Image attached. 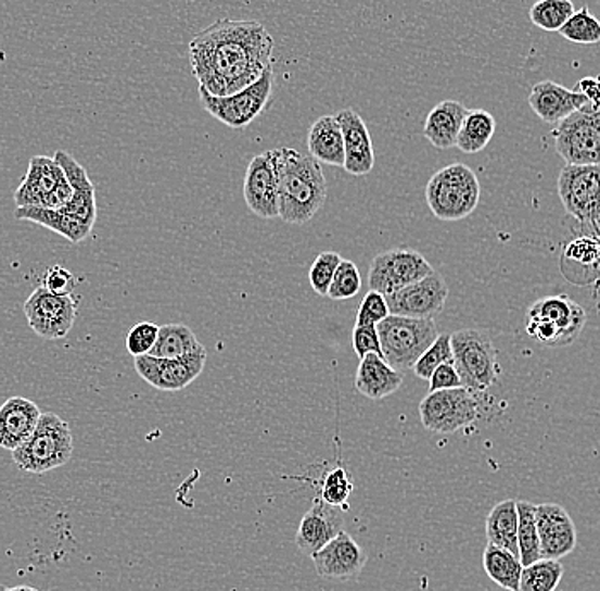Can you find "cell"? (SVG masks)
Returning <instances> with one entry per match:
<instances>
[{
	"instance_id": "ffe728a7",
	"label": "cell",
	"mask_w": 600,
	"mask_h": 591,
	"mask_svg": "<svg viewBox=\"0 0 600 591\" xmlns=\"http://www.w3.org/2000/svg\"><path fill=\"white\" fill-rule=\"evenodd\" d=\"M336 118L342 127L343 142H345V166L343 168L350 175H369L375 166V154L366 122L352 109L342 110Z\"/></svg>"
},
{
	"instance_id": "8d00e7d4",
	"label": "cell",
	"mask_w": 600,
	"mask_h": 591,
	"mask_svg": "<svg viewBox=\"0 0 600 591\" xmlns=\"http://www.w3.org/2000/svg\"><path fill=\"white\" fill-rule=\"evenodd\" d=\"M352 492H354V482H352L350 474L346 471V468H331L327 476L322 477L321 495L319 498L324 503L345 510Z\"/></svg>"
},
{
	"instance_id": "74e56055",
	"label": "cell",
	"mask_w": 600,
	"mask_h": 591,
	"mask_svg": "<svg viewBox=\"0 0 600 591\" xmlns=\"http://www.w3.org/2000/svg\"><path fill=\"white\" fill-rule=\"evenodd\" d=\"M454 363L452 345L449 334H438L434 344L423 352L420 360L414 363L413 373L422 380H430V376L441 364Z\"/></svg>"
},
{
	"instance_id": "1f68e13d",
	"label": "cell",
	"mask_w": 600,
	"mask_h": 591,
	"mask_svg": "<svg viewBox=\"0 0 600 591\" xmlns=\"http://www.w3.org/2000/svg\"><path fill=\"white\" fill-rule=\"evenodd\" d=\"M202 348L190 327L183 324H167L159 327V336L149 356L176 360Z\"/></svg>"
},
{
	"instance_id": "83f0119b",
	"label": "cell",
	"mask_w": 600,
	"mask_h": 591,
	"mask_svg": "<svg viewBox=\"0 0 600 591\" xmlns=\"http://www.w3.org/2000/svg\"><path fill=\"white\" fill-rule=\"evenodd\" d=\"M14 217L29 223L40 224L56 235L64 236L71 243H80L91 235L92 228L77 217L62 211L43 208H17Z\"/></svg>"
},
{
	"instance_id": "4fadbf2b",
	"label": "cell",
	"mask_w": 600,
	"mask_h": 591,
	"mask_svg": "<svg viewBox=\"0 0 600 591\" xmlns=\"http://www.w3.org/2000/svg\"><path fill=\"white\" fill-rule=\"evenodd\" d=\"M434 267L429 260L411 248H394L372 259L369 271L370 291L391 296L399 289L430 276Z\"/></svg>"
},
{
	"instance_id": "bcb514c9",
	"label": "cell",
	"mask_w": 600,
	"mask_h": 591,
	"mask_svg": "<svg viewBox=\"0 0 600 591\" xmlns=\"http://www.w3.org/2000/svg\"><path fill=\"white\" fill-rule=\"evenodd\" d=\"M462 387L461 376L454 363L441 364L432 376H430L429 388L430 392H438V390H450V388Z\"/></svg>"
},
{
	"instance_id": "816d5d0a",
	"label": "cell",
	"mask_w": 600,
	"mask_h": 591,
	"mask_svg": "<svg viewBox=\"0 0 600 591\" xmlns=\"http://www.w3.org/2000/svg\"><path fill=\"white\" fill-rule=\"evenodd\" d=\"M596 240L599 241V244H600V231H599V235H597Z\"/></svg>"
},
{
	"instance_id": "836d02e7",
	"label": "cell",
	"mask_w": 600,
	"mask_h": 591,
	"mask_svg": "<svg viewBox=\"0 0 600 591\" xmlns=\"http://www.w3.org/2000/svg\"><path fill=\"white\" fill-rule=\"evenodd\" d=\"M565 567L557 559H539L522 569L519 591H554L560 587Z\"/></svg>"
},
{
	"instance_id": "f35d334b",
	"label": "cell",
	"mask_w": 600,
	"mask_h": 591,
	"mask_svg": "<svg viewBox=\"0 0 600 591\" xmlns=\"http://www.w3.org/2000/svg\"><path fill=\"white\" fill-rule=\"evenodd\" d=\"M362 289V277L352 260H342L331 280L328 298L334 301L352 300Z\"/></svg>"
},
{
	"instance_id": "d6a6232c",
	"label": "cell",
	"mask_w": 600,
	"mask_h": 591,
	"mask_svg": "<svg viewBox=\"0 0 600 591\" xmlns=\"http://www.w3.org/2000/svg\"><path fill=\"white\" fill-rule=\"evenodd\" d=\"M518 542L519 559L522 566H529L541 559V543L536 525V504L529 501H518Z\"/></svg>"
},
{
	"instance_id": "f907efd6",
	"label": "cell",
	"mask_w": 600,
	"mask_h": 591,
	"mask_svg": "<svg viewBox=\"0 0 600 591\" xmlns=\"http://www.w3.org/2000/svg\"><path fill=\"white\" fill-rule=\"evenodd\" d=\"M9 588L4 587V584L0 583V591H8Z\"/></svg>"
},
{
	"instance_id": "ee69618b",
	"label": "cell",
	"mask_w": 600,
	"mask_h": 591,
	"mask_svg": "<svg viewBox=\"0 0 600 591\" xmlns=\"http://www.w3.org/2000/svg\"><path fill=\"white\" fill-rule=\"evenodd\" d=\"M352 344H354L355 354L360 360L369 354H379L382 356L381 339H379L378 325H367V327H355L352 334Z\"/></svg>"
},
{
	"instance_id": "c3c4849f",
	"label": "cell",
	"mask_w": 600,
	"mask_h": 591,
	"mask_svg": "<svg viewBox=\"0 0 600 591\" xmlns=\"http://www.w3.org/2000/svg\"><path fill=\"white\" fill-rule=\"evenodd\" d=\"M573 89L584 95L592 109L600 110V76L584 77Z\"/></svg>"
},
{
	"instance_id": "7402d4cb",
	"label": "cell",
	"mask_w": 600,
	"mask_h": 591,
	"mask_svg": "<svg viewBox=\"0 0 600 591\" xmlns=\"http://www.w3.org/2000/svg\"><path fill=\"white\" fill-rule=\"evenodd\" d=\"M41 411L33 400L11 397L0 405V448L14 452L28 441L40 420Z\"/></svg>"
},
{
	"instance_id": "4316f807",
	"label": "cell",
	"mask_w": 600,
	"mask_h": 591,
	"mask_svg": "<svg viewBox=\"0 0 600 591\" xmlns=\"http://www.w3.org/2000/svg\"><path fill=\"white\" fill-rule=\"evenodd\" d=\"M465 113L468 109L459 101L446 100L435 104L432 112L426 115L423 127V134L426 140H430V144L437 149L456 148Z\"/></svg>"
},
{
	"instance_id": "484cf974",
	"label": "cell",
	"mask_w": 600,
	"mask_h": 591,
	"mask_svg": "<svg viewBox=\"0 0 600 591\" xmlns=\"http://www.w3.org/2000/svg\"><path fill=\"white\" fill-rule=\"evenodd\" d=\"M309 156L318 163L330 164L336 168L345 166V142L342 127L336 115H324L310 125L307 136Z\"/></svg>"
},
{
	"instance_id": "6da1fadb",
	"label": "cell",
	"mask_w": 600,
	"mask_h": 591,
	"mask_svg": "<svg viewBox=\"0 0 600 591\" xmlns=\"http://www.w3.org/2000/svg\"><path fill=\"white\" fill-rule=\"evenodd\" d=\"M275 41L258 21L219 20L190 41L191 73L200 89L226 98L273 67Z\"/></svg>"
},
{
	"instance_id": "8fae6325",
	"label": "cell",
	"mask_w": 600,
	"mask_h": 591,
	"mask_svg": "<svg viewBox=\"0 0 600 591\" xmlns=\"http://www.w3.org/2000/svg\"><path fill=\"white\" fill-rule=\"evenodd\" d=\"M553 137L566 164H600V110L587 104L572 113L558 124Z\"/></svg>"
},
{
	"instance_id": "ab89813d",
	"label": "cell",
	"mask_w": 600,
	"mask_h": 591,
	"mask_svg": "<svg viewBox=\"0 0 600 591\" xmlns=\"http://www.w3.org/2000/svg\"><path fill=\"white\" fill-rule=\"evenodd\" d=\"M342 256L336 252L319 253L315 264L310 265L309 282L312 291L318 296H328L334 272L339 268Z\"/></svg>"
},
{
	"instance_id": "7bdbcfd3",
	"label": "cell",
	"mask_w": 600,
	"mask_h": 591,
	"mask_svg": "<svg viewBox=\"0 0 600 591\" xmlns=\"http://www.w3.org/2000/svg\"><path fill=\"white\" fill-rule=\"evenodd\" d=\"M387 309L386 296H382L378 291H369L363 296L362 303L357 313V322L355 327H367V325H378L390 316Z\"/></svg>"
},
{
	"instance_id": "2e32d148",
	"label": "cell",
	"mask_w": 600,
	"mask_h": 591,
	"mask_svg": "<svg viewBox=\"0 0 600 591\" xmlns=\"http://www.w3.org/2000/svg\"><path fill=\"white\" fill-rule=\"evenodd\" d=\"M536 525L542 559L560 561L577 548V527L560 504H536Z\"/></svg>"
},
{
	"instance_id": "8992f818",
	"label": "cell",
	"mask_w": 600,
	"mask_h": 591,
	"mask_svg": "<svg viewBox=\"0 0 600 591\" xmlns=\"http://www.w3.org/2000/svg\"><path fill=\"white\" fill-rule=\"evenodd\" d=\"M382 357L396 372H410L438 337L434 318L390 315L378 324Z\"/></svg>"
},
{
	"instance_id": "9a60e30c",
	"label": "cell",
	"mask_w": 600,
	"mask_h": 591,
	"mask_svg": "<svg viewBox=\"0 0 600 591\" xmlns=\"http://www.w3.org/2000/svg\"><path fill=\"white\" fill-rule=\"evenodd\" d=\"M449 288L438 272L417 280V282L399 289L394 294L386 296L387 309L391 315L408 316V318H434L446 309Z\"/></svg>"
},
{
	"instance_id": "b9f144b4",
	"label": "cell",
	"mask_w": 600,
	"mask_h": 591,
	"mask_svg": "<svg viewBox=\"0 0 600 591\" xmlns=\"http://www.w3.org/2000/svg\"><path fill=\"white\" fill-rule=\"evenodd\" d=\"M157 336H159V325L152 324V322H140L128 332V354L133 357L148 356L155 345Z\"/></svg>"
},
{
	"instance_id": "44dd1931",
	"label": "cell",
	"mask_w": 600,
	"mask_h": 591,
	"mask_svg": "<svg viewBox=\"0 0 600 591\" xmlns=\"http://www.w3.org/2000/svg\"><path fill=\"white\" fill-rule=\"evenodd\" d=\"M589 101L575 89L565 88L553 80H542L529 95V106L546 124H560L566 116L587 106Z\"/></svg>"
},
{
	"instance_id": "5b68a950",
	"label": "cell",
	"mask_w": 600,
	"mask_h": 591,
	"mask_svg": "<svg viewBox=\"0 0 600 591\" xmlns=\"http://www.w3.org/2000/svg\"><path fill=\"white\" fill-rule=\"evenodd\" d=\"M587 324L584 306L569 296H548L525 313V332L549 348L570 345L578 339Z\"/></svg>"
},
{
	"instance_id": "7a4b0ae2",
	"label": "cell",
	"mask_w": 600,
	"mask_h": 591,
	"mask_svg": "<svg viewBox=\"0 0 600 591\" xmlns=\"http://www.w3.org/2000/svg\"><path fill=\"white\" fill-rule=\"evenodd\" d=\"M279 181V217L286 224L309 223L328 199L321 163L291 148L271 149Z\"/></svg>"
},
{
	"instance_id": "f6af8a7d",
	"label": "cell",
	"mask_w": 600,
	"mask_h": 591,
	"mask_svg": "<svg viewBox=\"0 0 600 591\" xmlns=\"http://www.w3.org/2000/svg\"><path fill=\"white\" fill-rule=\"evenodd\" d=\"M43 288L56 296H72L77 288V277L68 268L55 265L44 274Z\"/></svg>"
},
{
	"instance_id": "7c38bea8",
	"label": "cell",
	"mask_w": 600,
	"mask_h": 591,
	"mask_svg": "<svg viewBox=\"0 0 600 591\" xmlns=\"http://www.w3.org/2000/svg\"><path fill=\"white\" fill-rule=\"evenodd\" d=\"M79 298L56 296L40 286L24 301V316L36 336L44 340L64 339L76 324Z\"/></svg>"
},
{
	"instance_id": "5bb4252c",
	"label": "cell",
	"mask_w": 600,
	"mask_h": 591,
	"mask_svg": "<svg viewBox=\"0 0 600 591\" xmlns=\"http://www.w3.org/2000/svg\"><path fill=\"white\" fill-rule=\"evenodd\" d=\"M207 364V349L191 352L176 360L163 357H136V372L145 383L157 388L161 392H179L190 387L202 375Z\"/></svg>"
},
{
	"instance_id": "60d3db41",
	"label": "cell",
	"mask_w": 600,
	"mask_h": 591,
	"mask_svg": "<svg viewBox=\"0 0 600 591\" xmlns=\"http://www.w3.org/2000/svg\"><path fill=\"white\" fill-rule=\"evenodd\" d=\"M563 260L569 264L582 265V267H596L600 271V244L596 238H578L566 247Z\"/></svg>"
},
{
	"instance_id": "277c9868",
	"label": "cell",
	"mask_w": 600,
	"mask_h": 591,
	"mask_svg": "<svg viewBox=\"0 0 600 591\" xmlns=\"http://www.w3.org/2000/svg\"><path fill=\"white\" fill-rule=\"evenodd\" d=\"M482 197V185L476 173L462 163L438 169L425 188L426 204L441 221L465 219L476 211Z\"/></svg>"
},
{
	"instance_id": "f1b7e54d",
	"label": "cell",
	"mask_w": 600,
	"mask_h": 591,
	"mask_svg": "<svg viewBox=\"0 0 600 591\" xmlns=\"http://www.w3.org/2000/svg\"><path fill=\"white\" fill-rule=\"evenodd\" d=\"M518 527V501H501L486 518V539L492 545L506 549L519 557Z\"/></svg>"
},
{
	"instance_id": "ba28073f",
	"label": "cell",
	"mask_w": 600,
	"mask_h": 591,
	"mask_svg": "<svg viewBox=\"0 0 600 591\" xmlns=\"http://www.w3.org/2000/svg\"><path fill=\"white\" fill-rule=\"evenodd\" d=\"M558 193L566 214L597 238L600 231V164H566L558 178Z\"/></svg>"
},
{
	"instance_id": "681fc988",
	"label": "cell",
	"mask_w": 600,
	"mask_h": 591,
	"mask_svg": "<svg viewBox=\"0 0 600 591\" xmlns=\"http://www.w3.org/2000/svg\"><path fill=\"white\" fill-rule=\"evenodd\" d=\"M8 591H38V590L31 587H16V588H9Z\"/></svg>"
},
{
	"instance_id": "f546056e",
	"label": "cell",
	"mask_w": 600,
	"mask_h": 591,
	"mask_svg": "<svg viewBox=\"0 0 600 591\" xmlns=\"http://www.w3.org/2000/svg\"><path fill=\"white\" fill-rule=\"evenodd\" d=\"M483 567H485L488 578L498 587L503 590L519 591L524 566L518 555L488 543L483 552Z\"/></svg>"
},
{
	"instance_id": "d590c367",
	"label": "cell",
	"mask_w": 600,
	"mask_h": 591,
	"mask_svg": "<svg viewBox=\"0 0 600 591\" xmlns=\"http://www.w3.org/2000/svg\"><path fill=\"white\" fill-rule=\"evenodd\" d=\"M558 33L573 43L596 45L600 41V21L584 8L575 11Z\"/></svg>"
},
{
	"instance_id": "4dcf8cb0",
	"label": "cell",
	"mask_w": 600,
	"mask_h": 591,
	"mask_svg": "<svg viewBox=\"0 0 600 591\" xmlns=\"http://www.w3.org/2000/svg\"><path fill=\"white\" fill-rule=\"evenodd\" d=\"M495 130H497V121L492 113L486 110H468L459 130L456 148L461 149L465 154L482 152L489 144V140L494 139Z\"/></svg>"
},
{
	"instance_id": "603a6c76",
	"label": "cell",
	"mask_w": 600,
	"mask_h": 591,
	"mask_svg": "<svg viewBox=\"0 0 600 591\" xmlns=\"http://www.w3.org/2000/svg\"><path fill=\"white\" fill-rule=\"evenodd\" d=\"M62 178L64 169L60 168L55 158L33 156L28 172L14 192L17 208H41Z\"/></svg>"
},
{
	"instance_id": "e0dca14e",
	"label": "cell",
	"mask_w": 600,
	"mask_h": 591,
	"mask_svg": "<svg viewBox=\"0 0 600 591\" xmlns=\"http://www.w3.org/2000/svg\"><path fill=\"white\" fill-rule=\"evenodd\" d=\"M244 200L247 209L261 219L279 217V181L270 151L261 152L247 164Z\"/></svg>"
},
{
	"instance_id": "30bf717a",
	"label": "cell",
	"mask_w": 600,
	"mask_h": 591,
	"mask_svg": "<svg viewBox=\"0 0 600 591\" xmlns=\"http://www.w3.org/2000/svg\"><path fill=\"white\" fill-rule=\"evenodd\" d=\"M273 92V67L267 68L256 83L247 86L243 91L235 92L231 97L217 98L200 89V101L203 109L207 110L220 124L234 130L253 124L263 110L270 103Z\"/></svg>"
},
{
	"instance_id": "ac0fdd59",
	"label": "cell",
	"mask_w": 600,
	"mask_h": 591,
	"mask_svg": "<svg viewBox=\"0 0 600 591\" xmlns=\"http://www.w3.org/2000/svg\"><path fill=\"white\" fill-rule=\"evenodd\" d=\"M312 563L321 578L354 581L362 575L367 554L354 537L342 531L339 537H334L321 551L312 555Z\"/></svg>"
},
{
	"instance_id": "d4e9b609",
	"label": "cell",
	"mask_w": 600,
	"mask_h": 591,
	"mask_svg": "<svg viewBox=\"0 0 600 591\" xmlns=\"http://www.w3.org/2000/svg\"><path fill=\"white\" fill-rule=\"evenodd\" d=\"M403 375L379 354L362 357L355 375V390L369 400H382L398 392Z\"/></svg>"
},
{
	"instance_id": "52a82bcc",
	"label": "cell",
	"mask_w": 600,
	"mask_h": 591,
	"mask_svg": "<svg viewBox=\"0 0 600 591\" xmlns=\"http://www.w3.org/2000/svg\"><path fill=\"white\" fill-rule=\"evenodd\" d=\"M454 366L461 376L462 387L471 392H485L500 376L497 348L488 334L464 328L450 336Z\"/></svg>"
},
{
	"instance_id": "cb8c5ba5",
	"label": "cell",
	"mask_w": 600,
	"mask_h": 591,
	"mask_svg": "<svg viewBox=\"0 0 600 591\" xmlns=\"http://www.w3.org/2000/svg\"><path fill=\"white\" fill-rule=\"evenodd\" d=\"M53 158L60 164V168L64 169L68 184L74 188V199L67 208L62 209V212L71 214V216L77 217L84 224L94 228L95 217H98L95 187L89 178L88 172L68 152L56 151Z\"/></svg>"
},
{
	"instance_id": "d6986e66",
	"label": "cell",
	"mask_w": 600,
	"mask_h": 591,
	"mask_svg": "<svg viewBox=\"0 0 600 591\" xmlns=\"http://www.w3.org/2000/svg\"><path fill=\"white\" fill-rule=\"evenodd\" d=\"M343 528H345V512L342 507L331 506L321 498H316L309 512L301 519L295 543L298 551L312 557L334 537L345 531Z\"/></svg>"
},
{
	"instance_id": "9c48e42d",
	"label": "cell",
	"mask_w": 600,
	"mask_h": 591,
	"mask_svg": "<svg viewBox=\"0 0 600 591\" xmlns=\"http://www.w3.org/2000/svg\"><path fill=\"white\" fill-rule=\"evenodd\" d=\"M418 411L423 428L434 435H454L476 423L480 417L476 397L465 387L430 392L420 402Z\"/></svg>"
},
{
	"instance_id": "3957f363",
	"label": "cell",
	"mask_w": 600,
	"mask_h": 591,
	"mask_svg": "<svg viewBox=\"0 0 600 591\" xmlns=\"http://www.w3.org/2000/svg\"><path fill=\"white\" fill-rule=\"evenodd\" d=\"M12 453V460L26 474H47L68 464L74 453L71 426L53 412H43L26 443Z\"/></svg>"
},
{
	"instance_id": "e575fe53",
	"label": "cell",
	"mask_w": 600,
	"mask_h": 591,
	"mask_svg": "<svg viewBox=\"0 0 600 591\" xmlns=\"http://www.w3.org/2000/svg\"><path fill=\"white\" fill-rule=\"evenodd\" d=\"M575 13L572 0H537L531 8L533 25L545 32H560L566 21Z\"/></svg>"
},
{
	"instance_id": "7dc6e473",
	"label": "cell",
	"mask_w": 600,
	"mask_h": 591,
	"mask_svg": "<svg viewBox=\"0 0 600 591\" xmlns=\"http://www.w3.org/2000/svg\"><path fill=\"white\" fill-rule=\"evenodd\" d=\"M72 199H74V188L68 184L67 176H65L64 173V178L59 181L55 190L47 197L41 208L52 209V211H62V209L71 204Z\"/></svg>"
}]
</instances>
